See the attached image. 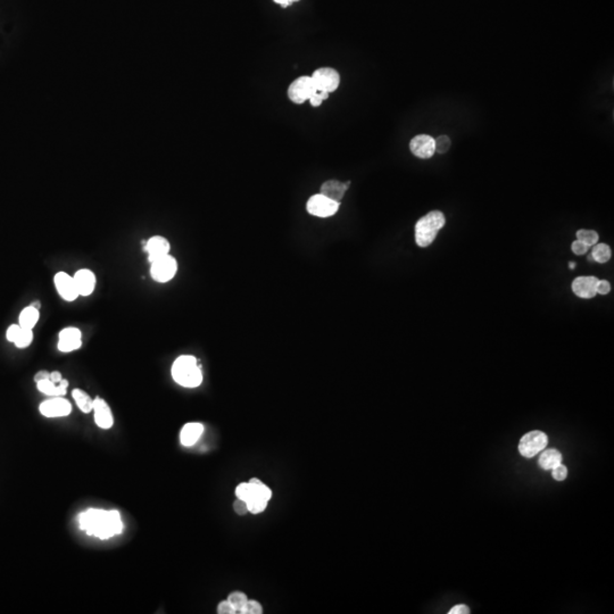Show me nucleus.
<instances>
[{"mask_svg":"<svg viewBox=\"0 0 614 614\" xmlns=\"http://www.w3.org/2000/svg\"><path fill=\"white\" fill-rule=\"evenodd\" d=\"M241 614H261L263 613V607L262 605L259 604L257 600L254 599H248L246 604L244 605V607L240 609Z\"/></svg>","mask_w":614,"mask_h":614,"instance_id":"obj_29","label":"nucleus"},{"mask_svg":"<svg viewBox=\"0 0 614 614\" xmlns=\"http://www.w3.org/2000/svg\"><path fill=\"white\" fill-rule=\"evenodd\" d=\"M53 282L58 295L66 302H74L79 297L73 276L67 274L66 272H58L53 277Z\"/></svg>","mask_w":614,"mask_h":614,"instance_id":"obj_11","label":"nucleus"},{"mask_svg":"<svg viewBox=\"0 0 614 614\" xmlns=\"http://www.w3.org/2000/svg\"><path fill=\"white\" fill-rule=\"evenodd\" d=\"M575 267H576V263H573V262L569 263V268H571L572 270V268H575Z\"/></svg>","mask_w":614,"mask_h":614,"instance_id":"obj_43","label":"nucleus"},{"mask_svg":"<svg viewBox=\"0 0 614 614\" xmlns=\"http://www.w3.org/2000/svg\"><path fill=\"white\" fill-rule=\"evenodd\" d=\"M339 205L337 201L328 198L324 195L316 194L308 199L306 209L313 216L330 217L338 212Z\"/></svg>","mask_w":614,"mask_h":614,"instance_id":"obj_6","label":"nucleus"},{"mask_svg":"<svg viewBox=\"0 0 614 614\" xmlns=\"http://www.w3.org/2000/svg\"><path fill=\"white\" fill-rule=\"evenodd\" d=\"M39 411L46 418H62L71 414V403L63 397H53L42 402L39 406Z\"/></svg>","mask_w":614,"mask_h":614,"instance_id":"obj_9","label":"nucleus"},{"mask_svg":"<svg viewBox=\"0 0 614 614\" xmlns=\"http://www.w3.org/2000/svg\"><path fill=\"white\" fill-rule=\"evenodd\" d=\"M95 412V422L101 429H109L114 423L113 414L107 402L100 397H96L93 400V409Z\"/></svg>","mask_w":614,"mask_h":614,"instance_id":"obj_16","label":"nucleus"},{"mask_svg":"<svg viewBox=\"0 0 614 614\" xmlns=\"http://www.w3.org/2000/svg\"><path fill=\"white\" fill-rule=\"evenodd\" d=\"M49 379H50L53 383H60L61 380L63 379V376H62L61 372L53 371V372H51V373H50V378H49Z\"/></svg>","mask_w":614,"mask_h":614,"instance_id":"obj_40","label":"nucleus"},{"mask_svg":"<svg viewBox=\"0 0 614 614\" xmlns=\"http://www.w3.org/2000/svg\"><path fill=\"white\" fill-rule=\"evenodd\" d=\"M217 613L218 614H235V613H237V611L235 609V607L232 606L231 603L227 599V600H222V602L218 604Z\"/></svg>","mask_w":614,"mask_h":614,"instance_id":"obj_33","label":"nucleus"},{"mask_svg":"<svg viewBox=\"0 0 614 614\" xmlns=\"http://www.w3.org/2000/svg\"><path fill=\"white\" fill-rule=\"evenodd\" d=\"M410 149L412 154L415 155L416 157L428 159L432 157L436 148H434V139L428 134H419L414 137L410 142Z\"/></svg>","mask_w":614,"mask_h":614,"instance_id":"obj_12","label":"nucleus"},{"mask_svg":"<svg viewBox=\"0 0 614 614\" xmlns=\"http://www.w3.org/2000/svg\"><path fill=\"white\" fill-rule=\"evenodd\" d=\"M236 495L240 499H244V500L250 499L253 497V485L249 481L240 483V485L237 487V489H236Z\"/></svg>","mask_w":614,"mask_h":614,"instance_id":"obj_28","label":"nucleus"},{"mask_svg":"<svg viewBox=\"0 0 614 614\" xmlns=\"http://www.w3.org/2000/svg\"><path fill=\"white\" fill-rule=\"evenodd\" d=\"M72 396H73L76 405L79 406V409L83 413H90L93 409V400L86 392L81 390V389H74L72 392Z\"/></svg>","mask_w":614,"mask_h":614,"instance_id":"obj_22","label":"nucleus"},{"mask_svg":"<svg viewBox=\"0 0 614 614\" xmlns=\"http://www.w3.org/2000/svg\"><path fill=\"white\" fill-rule=\"evenodd\" d=\"M469 613H470V608L464 604L456 605V606L453 607L451 611L448 612V614H469Z\"/></svg>","mask_w":614,"mask_h":614,"instance_id":"obj_38","label":"nucleus"},{"mask_svg":"<svg viewBox=\"0 0 614 614\" xmlns=\"http://www.w3.org/2000/svg\"><path fill=\"white\" fill-rule=\"evenodd\" d=\"M39 316H40V313H39L38 308H35L33 306H31V305H29L28 307H25L24 310L21 312L19 324L22 326V328L33 330L35 324L38 323Z\"/></svg>","mask_w":614,"mask_h":614,"instance_id":"obj_21","label":"nucleus"},{"mask_svg":"<svg viewBox=\"0 0 614 614\" xmlns=\"http://www.w3.org/2000/svg\"><path fill=\"white\" fill-rule=\"evenodd\" d=\"M446 219L439 210H432L421 217L415 224V243L419 247H428L436 239Z\"/></svg>","mask_w":614,"mask_h":614,"instance_id":"obj_3","label":"nucleus"},{"mask_svg":"<svg viewBox=\"0 0 614 614\" xmlns=\"http://www.w3.org/2000/svg\"><path fill=\"white\" fill-rule=\"evenodd\" d=\"M31 306H33V307H35V308H38V310H39V308H40V307H41V304H40V303H39V302H33V303H32V304H31Z\"/></svg>","mask_w":614,"mask_h":614,"instance_id":"obj_42","label":"nucleus"},{"mask_svg":"<svg viewBox=\"0 0 614 614\" xmlns=\"http://www.w3.org/2000/svg\"><path fill=\"white\" fill-rule=\"evenodd\" d=\"M577 240L584 243L588 247H593L598 243V234L594 230H579L577 232Z\"/></svg>","mask_w":614,"mask_h":614,"instance_id":"obj_25","label":"nucleus"},{"mask_svg":"<svg viewBox=\"0 0 614 614\" xmlns=\"http://www.w3.org/2000/svg\"><path fill=\"white\" fill-rule=\"evenodd\" d=\"M588 248H589L588 246H586L584 243H581V241H579V240L573 241L572 245H571L572 252L575 253L576 255H578V256H579V255L586 254L587 252H588Z\"/></svg>","mask_w":614,"mask_h":614,"instance_id":"obj_35","label":"nucleus"},{"mask_svg":"<svg viewBox=\"0 0 614 614\" xmlns=\"http://www.w3.org/2000/svg\"><path fill=\"white\" fill-rule=\"evenodd\" d=\"M611 256H612V253H611V248H609V246H607L606 244L594 245L593 252H591V257H593V261L604 264L609 261Z\"/></svg>","mask_w":614,"mask_h":614,"instance_id":"obj_23","label":"nucleus"},{"mask_svg":"<svg viewBox=\"0 0 614 614\" xmlns=\"http://www.w3.org/2000/svg\"><path fill=\"white\" fill-rule=\"evenodd\" d=\"M178 272V262L171 255L160 257L151 262L150 275L152 279L159 284L171 281Z\"/></svg>","mask_w":614,"mask_h":614,"instance_id":"obj_5","label":"nucleus"},{"mask_svg":"<svg viewBox=\"0 0 614 614\" xmlns=\"http://www.w3.org/2000/svg\"><path fill=\"white\" fill-rule=\"evenodd\" d=\"M276 4H279L280 6L282 7H288L290 6L291 4H294L296 2H299V0H274Z\"/></svg>","mask_w":614,"mask_h":614,"instance_id":"obj_41","label":"nucleus"},{"mask_svg":"<svg viewBox=\"0 0 614 614\" xmlns=\"http://www.w3.org/2000/svg\"><path fill=\"white\" fill-rule=\"evenodd\" d=\"M450 147L451 139L447 136H440L437 138V140H434V148H436V151L439 154H445L450 149Z\"/></svg>","mask_w":614,"mask_h":614,"instance_id":"obj_30","label":"nucleus"},{"mask_svg":"<svg viewBox=\"0 0 614 614\" xmlns=\"http://www.w3.org/2000/svg\"><path fill=\"white\" fill-rule=\"evenodd\" d=\"M547 443L548 437L546 436V433L539 431V430H535V431H530L524 434L519 442L518 450L523 457L530 459V457L536 456L540 452H543L547 446Z\"/></svg>","mask_w":614,"mask_h":614,"instance_id":"obj_4","label":"nucleus"},{"mask_svg":"<svg viewBox=\"0 0 614 614\" xmlns=\"http://www.w3.org/2000/svg\"><path fill=\"white\" fill-rule=\"evenodd\" d=\"M80 529L99 539H109L123 531L119 511L89 509L79 515Z\"/></svg>","mask_w":614,"mask_h":614,"instance_id":"obj_1","label":"nucleus"},{"mask_svg":"<svg viewBox=\"0 0 614 614\" xmlns=\"http://www.w3.org/2000/svg\"><path fill=\"white\" fill-rule=\"evenodd\" d=\"M611 291V285L606 280H598L597 287H596V293L599 295H607Z\"/></svg>","mask_w":614,"mask_h":614,"instance_id":"obj_37","label":"nucleus"},{"mask_svg":"<svg viewBox=\"0 0 614 614\" xmlns=\"http://www.w3.org/2000/svg\"><path fill=\"white\" fill-rule=\"evenodd\" d=\"M552 477L555 479L556 481H563L566 480L568 477V469L566 465H563L562 463L557 465L556 468H554L552 470Z\"/></svg>","mask_w":614,"mask_h":614,"instance_id":"obj_32","label":"nucleus"},{"mask_svg":"<svg viewBox=\"0 0 614 614\" xmlns=\"http://www.w3.org/2000/svg\"><path fill=\"white\" fill-rule=\"evenodd\" d=\"M538 463L543 470H553L562 463V454L554 448L546 450L540 454Z\"/></svg>","mask_w":614,"mask_h":614,"instance_id":"obj_20","label":"nucleus"},{"mask_svg":"<svg viewBox=\"0 0 614 614\" xmlns=\"http://www.w3.org/2000/svg\"><path fill=\"white\" fill-rule=\"evenodd\" d=\"M143 249L148 253V261L151 263L156 261V259L169 255L170 250H171V245H170L169 240L164 238V237L154 236L151 237L150 239L147 240Z\"/></svg>","mask_w":614,"mask_h":614,"instance_id":"obj_14","label":"nucleus"},{"mask_svg":"<svg viewBox=\"0 0 614 614\" xmlns=\"http://www.w3.org/2000/svg\"><path fill=\"white\" fill-rule=\"evenodd\" d=\"M246 501H247L248 505V512L253 514H258L263 512L267 506V500L259 498V497H255V498H250Z\"/></svg>","mask_w":614,"mask_h":614,"instance_id":"obj_27","label":"nucleus"},{"mask_svg":"<svg viewBox=\"0 0 614 614\" xmlns=\"http://www.w3.org/2000/svg\"><path fill=\"white\" fill-rule=\"evenodd\" d=\"M82 346L81 330L74 326L63 329L58 334L57 347L63 353H71Z\"/></svg>","mask_w":614,"mask_h":614,"instance_id":"obj_10","label":"nucleus"},{"mask_svg":"<svg viewBox=\"0 0 614 614\" xmlns=\"http://www.w3.org/2000/svg\"><path fill=\"white\" fill-rule=\"evenodd\" d=\"M20 331H21V325L20 324H12V325L8 326V329L6 331V338H7L8 342H11V343L14 344L15 339H16L17 334H19Z\"/></svg>","mask_w":614,"mask_h":614,"instance_id":"obj_34","label":"nucleus"},{"mask_svg":"<svg viewBox=\"0 0 614 614\" xmlns=\"http://www.w3.org/2000/svg\"><path fill=\"white\" fill-rule=\"evenodd\" d=\"M37 387L40 393L47 396L63 397L66 394L67 387H69V381L66 379H62L58 386H56V383H53L50 379H47L37 382Z\"/></svg>","mask_w":614,"mask_h":614,"instance_id":"obj_18","label":"nucleus"},{"mask_svg":"<svg viewBox=\"0 0 614 614\" xmlns=\"http://www.w3.org/2000/svg\"><path fill=\"white\" fill-rule=\"evenodd\" d=\"M234 509H235V511H236V513H237V514H239V515H245V514H247V513H248V505H247V501L244 500V499H240V498H238V500H236V501H235V504H234Z\"/></svg>","mask_w":614,"mask_h":614,"instance_id":"obj_36","label":"nucleus"},{"mask_svg":"<svg viewBox=\"0 0 614 614\" xmlns=\"http://www.w3.org/2000/svg\"><path fill=\"white\" fill-rule=\"evenodd\" d=\"M315 91V84L311 76L304 75L297 78L290 84L288 88V97L291 101L299 105L310 99Z\"/></svg>","mask_w":614,"mask_h":614,"instance_id":"obj_7","label":"nucleus"},{"mask_svg":"<svg viewBox=\"0 0 614 614\" xmlns=\"http://www.w3.org/2000/svg\"><path fill=\"white\" fill-rule=\"evenodd\" d=\"M49 378H50V372H48L46 370H41V371H39L38 373L34 375V381H35V382H39V381L47 380Z\"/></svg>","mask_w":614,"mask_h":614,"instance_id":"obj_39","label":"nucleus"},{"mask_svg":"<svg viewBox=\"0 0 614 614\" xmlns=\"http://www.w3.org/2000/svg\"><path fill=\"white\" fill-rule=\"evenodd\" d=\"M73 279L75 282L76 289H78L79 296L88 297V296H90L93 291H95L97 284L96 274L91 270H89V268H81V270L76 271V273L73 275Z\"/></svg>","mask_w":614,"mask_h":614,"instance_id":"obj_13","label":"nucleus"},{"mask_svg":"<svg viewBox=\"0 0 614 614\" xmlns=\"http://www.w3.org/2000/svg\"><path fill=\"white\" fill-rule=\"evenodd\" d=\"M598 279L595 276H578L572 282V291L578 297L584 299L594 298Z\"/></svg>","mask_w":614,"mask_h":614,"instance_id":"obj_15","label":"nucleus"},{"mask_svg":"<svg viewBox=\"0 0 614 614\" xmlns=\"http://www.w3.org/2000/svg\"><path fill=\"white\" fill-rule=\"evenodd\" d=\"M328 98H329V92L316 90L308 100H310L311 105L313 107H319L322 102H323L325 99H328Z\"/></svg>","mask_w":614,"mask_h":614,"instance_id":"obj_31","label":"nucleus"},{"mask_svg":"<svg viewBox=\"0 0 614 614\" xmlns=\"http://www.w3.org/2000/svg\"><path fill=\"white\" fill-rule=\"evenodd\" d=\"M172 376L178 384L186 388L198 387L203 381V373L198 363L196 357L191 355H182L174 361Z\"/></svg>","mask_w":614,"mask_h":614,"instance_id":"obj_2","label":"nucleus"},{"mask_svg":"<svg viewBox=\"0 0 614 614\" xmlns=\"http://www.w3.org/2000/svg\"><path fill=\"white\" fill-rule=\"evenodd\" d=\"M228 600L231 603L232 606L235 607L237 613H239L240 609L244 607V605L248 600V598H247V596H246L244 593H241V591H234V593H231L230 595H229Z\"/></svg>","mask_w":614,"mask_h":614,"instance_id":"obj_26","label":"nucleus"},{"mask_svg":"<svg viewBox=\"0 0 614 614\" xmlns=\"http://www.w3.org/2000/svg\"><path fill=\"white\" fill-rule=\"evenodd\" d=\"M203 431H204L203 424L196 423V422L187 423L185 427L182 428L181 432H180V441L183 446L190 447L192 445H195V443L198 441V439L200 438Z\"/></svg>","mask_w":614,"mask_h":614,"instance_id":"obj_19","label":"nucleus"},{"mask_svg":"<svg viewBox=\"0 0 614 614\" xmlns=\"http://www.w3.org/2000/svg\"><path fill=\"white\" fill-rule=\"evenodd\" d=\"M349 185H351V182L344 183V182H340L337 180L325 181L321 187L320 194L324 195L325 197H328V198L337 201V203L340 204V201H342L345 194H346Z\"/></svg>","mask_w":614,"mask_h":614,"instance_id":"obj_17","label":"nucleus"},{"mask_svg":"<svg viewBox=\"0 0 614 614\" xmlns=\"http://www.w3.org/2000/svg\"><path fill=\"white\" fill-rule=\"evenodd\" d=\"M312 80L315 84L316 90L333 92L338 89L340 83V75L334 69L331 67H321L314 71Z\"/></svg>","mask_w":614,"mask_h":614,"instance_id":"obj_8","label":"nucleus"},{"mask_svg":"<svg viewBox=\"0 0 614 614\" xmlns=\"http://www.w3.org/2000/svg\"><path fill=\"white\" fill-rule=\"evenodd\" d=\"M33 342V330L31 329H25L22 328L21 326V331L17 334V337L15 339V346L17 348H26L29 347L31 344Z\"/></svg>","mask_w":614,"mask_h":614,"instance_id":"obj_24","label":"nucleus"}]
</instances>
